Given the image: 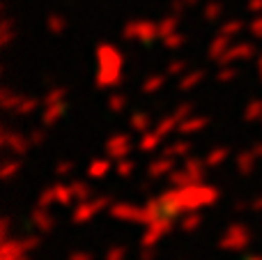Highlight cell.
<instances>
[{
    "label": "cell",
    "instance_id": "cell-1",
    "mask_svg": "<svg viewBox=\"0 0 262 260\" xmlns=\"http://www.w3.org/2000/svg\"><path fill=\"white\" fill-rule=\"evenodd\" d=\"M216 198H219V189L212 187V184L195 182L189 184V187H180V205L184 210V214L212 205V203H216Z\"/></svg>",
    "mask_w": 262,
    "mask_h": 260
},
{
    "label": "cell",
    "instance_id": "cell-2",
    "mask_svg": "<svg viewBox=\"0 0 262 260\" xmlns=\"http://www.w3.org/2000/svg\"><path fill=\"white\" fill-rule=\"evenodd\" d=\"M101 72L97 76L99 88H113L120 81V55L113 49H104L101 51Z\"/></svg>",
    "mask_w": 262,
    "mask_h": 260
},
{
    "label": "cell",
    "instance_id": "cell-3",
    "mask_svg": "<svg viewBox=\"0 0 262 260\" xmlns=\"http://www.w3.org/2000/svg\"><path fill=\"white\" fill-rule=\"evenodd\" d=\"M111 205H113V203H111L108 196H97V198L81 201L76 205V210H74L72 221L74 224H85V221H90L92 216H97L101 210H106V207H111Z\"/></svg>",
    "mask_w": 262,
    "mask_h": 260
},
{
    "label": "cell",
    "instance_id": "cell-4",
    "mask_svg": "<svg viewBox=\"0 0 262 260\" xmlns=\"http://www.w3.org/2000/svg\"><path fill=\"white\" fill-rule=\"evenodd\" d=\"M172 226H175V219L168 214H161L159 219H154L152 224L145 226V233H143V237H140V247H154L163 235L170 233Z\"/></svg>",
    "mask_w": 262,
    "mask_h": 260
},
{
    "label": "cell",
    "instance_id": "cell-5",
    "mask_svg": "<svg viewBox=\"0 0 262 260\" xmlns=\"http://www.w3.org/2000/svg\"><path fill=\"white\" fill-rule=\"evenodd\" d=\"M249 242H251L249 228L242 224H232L221 237V242H219V249H223V251H242V249L249 247Z\"/></svg>",
    "mask_w": 262,
    "mask_h": 260
},
{
    "label": "cell",
    "instance_id": "cell-6",
    "mask_svg": "<svg viewBox=\"0 0 262 260\" xmlns=\"http://www.w3.org/2000/svg\"><path fill=\"white\" fill-rule=\"evenodd\" d=\"M131 152V136L129 134H115L106 141V155L113 159H124Z\"/></svg>",
    "mask_w": 262,
    "mask_h": 260
},
{
    "label": "cell",
    "instance_id": "cell-7",
    "mask_svg": "<svg viewBox=\"0 0 262 260\" xmlns=\"http://www.w3.org/2000/svg\"><path fill=\"white\" fill-rule=\"evenodd\" d=\"M0 145L7 147V150H12L14 155H26L28 147L32 145L30 138L23 136V134L18 132H3V136H0Z\"/></svg>",
    "mask_w": 262,
    "mask_h": 260
},
{
    "label": "cell",
    "instance_id": "cell-8",
    "mask_svg": "<svg viewBox=\"0 0 262 260\" xmlns=\"http://www.w3.org/2000/svg\"><path fill=\"white\" fill-rule=\"evenodd\" d=\"M108 212H111V216H115L120 221H134V224H138V219H140V207L129 205V203H113L108 207Z\"/></svg>",
    "mask_w": 262,
    "mask_h": 260
},
{
    "label": "cell",
    "instance_id": "cell-9",
    "mask_svg": "<svg viewBox=\"0 0 262 260\" xmlns=\"http://www.w3.org/2000/svg\"><path fill=\"white\" fill-rule=\"evenodd\" d=\"M172 170H175V157L163 155V157H159V159H154L152 164H149L147 175L157 180V178H163V175H170Z\"/></svg>",
    "mask_w": 262,
    "mask_h": 260
},
{
    "label": "cell",
    "instance_id": "cell-10",
    "mask_svg": "<svg viewBox=\"0 0 262 260\" xmlns=\"http://www.w3.org/2000/svg\"><path fill=\"white\" fill-rule=\"evenodd\" d=\"M207 124H209V118H205V115H189L186 120L180 122L177 132H180L182 136H191V134H195V132H203Z\"/></svg>",
    "mask_w": 262,
    "mask_h": 260
},
{
    "label": "cell",
    "instance_id": "cell-11",
    "mask_svg": "<svg viewBox=\"0 0 262 260\" xmlns=\"http://www.w3.org/2000/svg\"><path fill=\"white\" fill-rule=\"evenodd\" d=\"M32 224H35L41 233H51V230L55 228V219L51 216L49 207H39V205L32 210Z\"/></svg>",
    "mask_w": 262,
    "mask_h": 260
},
{
    "label": "cell",
    "instance_id": "cell-12",
    "mask_svg": "<svg viewBox=\"0 0 262 260\" xmlns=\"http://www.w3.org/2000/svg\"><path fill=\"white\" fill-rule=\"evenodd\" d=\"M161 214H163L161 201H159V198H154V201H149L147 205H143V207H140V219H138V224L147 226V224H152L154 219H159V216H161Z\"/></svg>",
    "mask_w": 262,
    "mask_h": 260
},
{
    "label": "cell",
    "instance_id": "cell-13",
    "mask_svg": "<svg viewBox=\"0 0 262 260\" xmlns=\"http://www.w3.org/2000/svg\"><path fill=\"white\" fill-rule=\"evenodd\" d=\"M184 168L189 170L191 175L195 178V182H205V178H207V161L198 159V157H186L184 159Z\"/></svg>",
    "mask_w": 262,
    "mask_h": 260
},
{
    "label": "cell",
    "instance_id": "cell-14",
    "mask_svg": "<svg viewBox=\"0 0 262 260\" xmlns=\"http://www.w3.org/2000/svg\"><path fill=\"white\" fill-rule=\"evenodd\" d=\"M111 159H92L90 166H88V178L90 180H101L111 173Z\"/></svg>",
    "mask_w": 262,
    "mask_h": 260
},
{
    "label": "cell",
    "instance_id": "cell-15",
    "mask_svg": "<svg viewBox=\"0 0 262 260\" xmlns=\"http://www.w3.org/2000/svg\"><path fill=\"white\" fill-rule=\"evenodd\" d=\"M163 141V134L161 132H145L143 136H140V141H138V150L140 152H152V150H157L159 147V143Z\"/></svg>",
    "mask_w": 262,
    "mask_h": 260
},
{
    "label": "cell",
    "instance_id": "cell-16",
    "mask_svg": "<svg viewBox=\"0 0 262 260\" xmlns=\"http://www.w3.org/2000/svg\"><path fill=\"white\" fill-rule=\"evenodd\" d=\"M62 113H64V101L49 104V106H46V111H44V115H41V122H44V127H53L55 122H60Z\"/></svg>",
    "mask_w": 262,
    "mask_h": 260
},
{
    "label": "cell",
    "instance_id": "cell-17",
    "mask_svg": "<svg viewBox=\"0 0 262 260\" xmlns=\"http://www.w3.org/2000/svg\"><path fill=\"white\" fill-rule=\"evenodd\" d=\"M26 247H23L21 240H3V247H0V258H12V256H26Z\"/></svg>",
    "mask_w": 262,
    "mask_h": 260
},
{
    "label": "cell",
    "instance_id": "cell-18",
    "mask_svg": "<svg viewBox=\"0 0 262 260\" xmlns=\"http://www.w3.org/2000/svg\"><path fill=\"white\" fill-rule=\"evenodd\" d=\"M255 159H258L255 150L239 152V155H237V170H239L242 175H251L253 173V168H255Z\"/></svg>",
    "mask_w": 262,
    "mask_h": 260
},
{
    "label": "cell",
    "instance_id": "cell-19",
    "mask_svg": "<svg viewBox=\"0 0 262 260\" xmlns=\"http://www.w3.org/2000/svg\"><path fill=\"white\" fill-rule=\"evenodd\" d=\"M180 122H182V118L175 113V111H172L170 115H163V118L157 122V127H154V129H157V132H161L163 136H168V134L177 132V127H180Z\"/></svg>",
    "mask_w": 262,
    "mask_h": 260
},
{
    "label": "cell",
    "instance_id": "cell-20",
    "mask_svg": "<svg viewBox=\"0 0 262 260\" xmlns=\"http://www.w3.org/2000/svg\"><path fill=\"white\" fill-rule=\"evenodd\" d=\"M168 180H170V187H189V184H195V178L184 166H182L180 170H172V173L168 175Z\"/></svg>",
    "mask_w": 262,
    "mask_h": 260
},
{
    "label": "cell",
    "instance_id": "cell-21",
    "mask_svg": "<svg viewBox=\"0 0 262 260\" xmlns=\"http://www.w3.org/2000/svg\"><path fill=\"white\" fill-rule=\"evenodd\" d=\"M129 124L134 132L145 134V132H149V127H152V118H149L147 113H134L129 118Z\"/></svg>",
    "mask_w": 262,
    "mask_h": 260
},
{
    "label": "cell",
    "instance_id": "cell-22",
    "mask_svg": "<svg viewBox=\"0 0 262 260\" xmlns=\"http://www.w3.org/2000/svg\"><path fill=\"white\" fill-rule=\"evenodd\" d=\"M53 191H55V201H58L60 205H72V203L76 201L74 191H72V184H55Z\"/></svg>",
    "mask_w": 262,
    "mask_h": 260
},
{
    "label": "cell",
    "instance_id": "cell-23",
    "mask_svg": "<svg viewBox=\"0 0 262 260\" xmlns=\"http://www.w3.org/2000/svg\"><path fill=\"white\" fill-rule=\"evenodd\" d=\"M189 152H191V143L189 141H175V143H170V145L163 150V155L180 159V157H186Z\"/></svg>",
    "mask_w": 262,
    "mask_h": 260
},
{
    "label": "cell",
    "instance_id": "cell-24",
    "mask_svg": "<svg viewBox=\"0 0 262 260\" xmlns=\"http://www.w3.org/2000/svg\"><path fill=\"white\" fill-rule=\"evenodd\" d=\"M200 224H203V214H200L198 210L186 212L184 219H182V230H184V233H193Z\"/></svg>",
    "mask_w": 262,
    "mask_h": 260
},
{
    "label": "cell",
    "instance_id": "cell-25",
    "mask_svg": "<svg viewBox=\"0 0 262 260\" xmlns=\"http://www.w3.org/2000/svg\"><path fill=\"white\" fill-rule=\"evenodd\" d=\"M228 155H230V152H228V147H214V150L205 157V161H207L209 168H216V166H221L223 161L228 159Z\"/></svg>",
    "mask_w": 262,
    "mask_h": 260
},
{
    "label": "cell",
    "instance_id": "cell-26",
    "mask_svg": "<svg viewBox=\"0 0 262 260\" xmlns=\"http://www.w3.org/2000/svg\"><path fill=\"white\" fill-rule=\"evenodd\" d=\"M244 120L246 122H255V120H262V99H253L244 111Z\"/></svg>",
    "mask_w": 262,
    "mask_h": 260
},
{
    "label": "cell",
    "instance_id": "cell-27",
    "mask_svg": "<svg viewBox=\"0 0 262 260\" xmlns=\"http://www.w3.org/2000/svg\"><path fill=\"white\" fill-rule=\"evenodd\" d=\"M18 170H21V161H18V159H9V161H5L3 168H0V178H3V180H12Z\"/></svg>",
    "mask_w": 262,
    "mask_h": 260
},
{
    "label": "cell",
    "instance_id": "cell-28",
    "mask_svg": "<svg viewBox=\"0 0 262 260\" xmlns=\"http://www.w3.org/2000/svg\"><path fill=\"white\" fill-rule=\"evenodd\" d=\"M72 191H74V198H76L78 203H81V201H88V198L92 196V189L88 187L85 182H72Z\"/></svg>",
    "mask_w": 262,
    "mask_h": 260
},
{
    "label": "cell",
    "instance_id": "cell-29",
    "mask_svg": "<svg viewBox=\"0 0 262 260\" xmlns=\"http://www.w3.org/2000/svg\"><path fill=\"white\" fill-rule=\"evenodd\" d=\"M134 168H136V164L131 159H118V166H115V173L120 175V178H131L134 175Z\"/></svg>",
    "mask_w": 262,
    "mask_h": 260
},
{
    "label": "cell",
    "instance_id": "cell-30",
    "mask_svg": "<svg viewBox=\"0 0 262 260\" xmlns=\"http://www.w3.org/2000/svg\"><path fill=\"white\" fill-rule=\"evenodd\" d=\"M21 99H23V97L12 95V92L5 90L3 92V99H0V106H3L5 111H16V106H18V101H21Z\"/></svg>",
    "mask_w": 262,
    "mask_h": 260
},
{
    "label": "cell",
    "instance_id": "cell-31",
    "mask_svg": "<svg viewBox=\"0 0 262 260\" xmlns=\"http://www.w3.org/2000/svg\"><path fill=\"white\" fill-rule=\"evenodd\" d=\"M37 106H39V101H37V99H21L14 113H16V115H30L32 111H37Z\"/></svg>",
    "mask_w": 262,
    "mask_h": 260
},
{
    "label": "cell",
    "instance_id": "cell-32",
    "mask_svg": "<svg viewBox=\"0 0 262 260\" xmlns=\"http://www.w3.org/2000/svg\"><path fill=\"white\" fill-rule=\"evenodd\" d=\"M53 203H58V201H55V191H53V187H49L46 191H41V196H39V201H37V205H39V207H51Z\"/></svg>",
    "mask_w": 262,
    "mask_h": 260
},
{
    "label": "cell",
    "instance_id": "cell-33",
    "mask_svg": "<svg viewBox=\"0 0 262 260\" xmlns=\"http://www.w3.org/2000/svg\"><path fill=\"white\" fill-rule=\"evenodd\" d=\"M203 78V74L200 72H193V74H189L186 78H182V83H180V88L182 90H191L193 85H198V81Z\"/></svg>",
    "mask_w": 262,
    "mask_h": 260
},
{
    "label": "cell",
    "instance_id": "cell-34",
    "mask_svg": "<svg viewBox=\"0 0 262 260\" xmlns=\"http://www.w3.org/2000/svg\"><path fill=\"white\" fill-rule=\"evenodd\" d=\"M161 85H163V76H152V78H147V81L143 83V92H154V90H159Z\"/></svg>",
    "mask_w": 262,
    "mask_h": 260
},
{
    "label": "cell",
    "instance_id": "cell-35",
    "mask_svg": "<svg viewBox=\"0 0 262 260\" xmlns=\"http://www.w3.org/2000/svg\"><path fill=\"white\" fill-rule=\"evenodd\" d=\"M58 101H64V90H62V88H55V90H51L49 95H46L44 104L49 106V104H58Z\"/></svg>",
    "mask_w": 262,
    "mask_h": 260
},
{
    "label": "cell",
    "instance_id": "cell-36",
    "mask_svg": "<svg viewBox=\"0 0 262 260\" xmlns=\"http://www.w3.org/2000/svg\"><path fill=\"white\" fill-rule=\"evenodd\" d=\"M124 104H127V99H124L122 95H111V99H108V109H111V111L120 113V111L124 109Z\"/></svg>",
    "mask_w": 262,
    "mask_h": 260
},
{
    "label": "cell",
    "instance_id": "cell-37",
    "mask_svg": "<svg viewBox=\"0 0 262 260\" xmlns=\"http://www.w3.org/2000/svg\"><path fill=\"white\" fill-rule=\"evenodd\" d=\"M21 242H23V247H26V251L30 253V251H35V249H39V242H41V240L37 237V235H28V237H23Z\"/></svg>",
    "mask_w": 262,
    "mask_h": 260
},
{
    "label": "cell",
    "instance_id": "cell-38",
    "mask_svg": "<svg viewBox=\"0 0 262 260\" xmlns=\"http://www.w3.org/2000/svg\"><path fill=\"white\" fill-rule=\"evenodd\" d=\"M124 247H111L108 251H106V258L104 260H124Z\"/></svg>",
    "mask_w": 262,
    "mask_h": 260
},
{
    "label": "cell",
    "instance_id": "cell-39",
    "mask_svg": "<svg viewBox=\"0 0 262 260\" xmlns=\"http://www.w3.org/2000/svg\"><path fill=\"white\" fill-rule=\"evenodd\" d=\"M74 170V161H60L58 166H55V173L60 175V178H64V175H69Z\"/></svg>",
    "mask_w": 262,
    "mask_h": 260
},
{
    "label": "cell",
    "instance_id": "cell-40",
    "mask_svg": "<svg viewBox=\"0 0 262 260\" xmlns=\"http://www.w3.org/2000/svg\"><path fill=\"white\" fill-rule=\"evenodd\" d=\"M30 143L32 145H41V143H44V132H41V129H35V132H30Z\"/></svg>",
    "mask_w": 262,
    "mask_h": 260
},
{
    "label": "cell",
    "instance_id": "cell-41",
    "mask_svg": "<svg viewBox=\"0 0 262 260\" xmlns=\"http://www.w3.org/2000/svg\"><path fill=\"white\" fill-rule=\"evenodd\" d=\"M69 260H92V256L88 251H74L69 253Z\"/></svg>",
    "mask_w": 262,
    "mask_h": 260
},
{
    "label": "cell",
    "instance_id": "cell-42",
    "mask_svg": "<svg viewBox=\"0 0 262 260\" xmlns=\"http://www.w3.org/2000/svg\"><path fill=\"white\" fill-rule=\"evenodd\" d=\"M251 210H253V212H262V196L255 198V201L251 203Z\"/></svg>",
    "mask_w": 262,
    "mask_h": 260
},
{
    "label": "cell",
    "instance_id": "cell-43",
    "mask_svg": "<svg viewBox=\"0 0 262 260\" xmlns=\"http://www.w3.org/2000/svg\"><path fill=\"white\" fill-rule=\"evenodd\" d=\"M230 78H232V72H223V74H219V81H223V83L230 81Z\"/></svg>",
    "mask_w": 262,
    "mask_h": 260
},
{
    "label": "cell",
    "instance_id": "cell-44",
    "mask_svg": "<svg viewBox=\"0 0 262 260\" xmlns=\"http://www.w3.org/2000/svg\"><path fill=\"white\" fill-rule=\"evenodd\" d=\"M180 69H182V62H175V64H172V67H170V72L175 74V72H180Z\"/></svg>",
    "mask_w": 262,
    "mask_h": 260
},
{
    "label": "cell",
    "instance_id": "cell-45",
    "mask_svg": "<svg viewBox=\"0 0 262 260\" xmlns=\"http://www.w3.org/2000/svg\"><path fill=\"white\" fill-rule=\"evenodd\" d=\"M253 150H255V155H258V157H262V143H260V145H255Z\"/></svg>",
    "mask_w": 262,
    "mask_h": 260
},
{
    "label": "cell",
    "instance_id": "cell-46",
    "mask_svg": "<svg viewBox=\"0 0 262 260\" xmlns=\"http://www.w3.org/2000/svg\"><path fill=\"white\" fill-rule=\"evenodd\" d=\"M249 260H262V256H253V258H249Z\"/></svg>",
    "mask_w": 262,
    "mask_h": 260
}]
</instances>
